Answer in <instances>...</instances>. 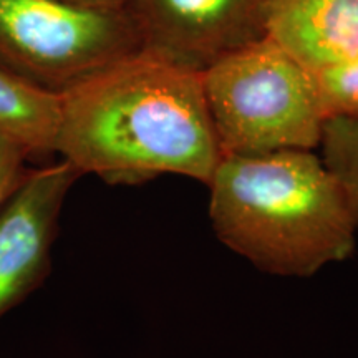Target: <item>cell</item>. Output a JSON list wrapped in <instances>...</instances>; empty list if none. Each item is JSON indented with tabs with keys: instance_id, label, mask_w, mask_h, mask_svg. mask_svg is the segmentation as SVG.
<instances>
[{
	"instance_id": "6da1fadb",
	"label": "cell",
	"mask_w": 358,
	"mask_h": 358,
	"mask_svg": "<svg viewBox=\"0 0 358 358\" xmlns=\"http://www.w3.org/2000/svg\"><path fill=\"white\" fill-rule=\"evenodd\" d=\"M55 153L124 186L166 174L208 186L224 156L201 73L143 48L60 96Z\"/></svg>"
},
{
	"instance_id": "7a4b0ae2",
	"label": "cell",
	"mask_w": 358,
	"mask_h": 358,
	"mask_svg": "<svg viewBox=\"0 0 358 358\" xmlns=\"http://www.w3.org/2000/svg\"><path fill=\"white\" fill-rule=\"evenodd\" d=\"M208 187L214 234L266 274L310 277L355 250L345 191L313 150L224 155Z\"/></svg>"
},
{
	"instance_id": "3957f363",
	"label": "cell",
	"mask_w": 358,
	"mask_h": 358,
	"mask_svg": "<svg viewBox=\"0 0 358 358\" xmlns=\"http://www.w3.org/2000/svg\"><path fill=\"white\" fill-rule=\"evenodd\" d=\"M222 155L317 150L325 113L308 69L264 37L201 73Z\"/></svg>"
},
{
	"instance_id": "277c9868",
	"label": "cell",
	"mask_w": 358,
	"mask_h": 358,
	"mask_svg": "<svg viewBox=\"0 0 358 358\" xmlns=\"http://www.w3.org/2000/svg\"><path fill=\"white\" fill-rule=\"evenodd\" d=\"M143 48L127 8L62 0H0V69L62 96Z\"/></svg>"
},
{
	"instance_id": "5b68a950",
	"label": "cell",
	"mask_w": 358,
	"mask_h": 358,
	"mask_svg": "<svg viewBox=\"0 0 358 358\" xmlns=\"http://www.w3.org/2000/svg\"><path fill=\"white\" fill-rule=\"evenodd\" d=\"M267 0H131L143 50L203 71L266 37Z\"/></svg>"
},
{
	"instance_id": "8992f818",
	"label": "cell",
	"mask_w": 358,
	"mask_h": 358,
	"mask_svg": "<svg viewBox=\"0 0 358 358\" xmlns=\"http://www.w3.org/2000/svg\"><path fill=\"white\" fill-rule=\"evenodd\" d=\"M80 178L64 159L34 166L0 209V320L50 274L60 214Z\"/></svg>"
},
{
	"instance_id": "52a82bcc",
	"label": "cell",
	"mask_w": 358,
	"mask_h": 358,
	"mask_svg": "<svg viewBox=\"0 0 358 358\" xmlns=\"http://www.w3.org/2000/svg\"><path fill=\"white\" fill-rule=\"evenodd\" d=\"M266 37L310 71L358 53V0H267Z\"/></svg>"
},
{
	"instance_id": "ba28073f",
	"label": "cell",
	"mask_w": 358,
	"mask_h": 358,
	"mask_svg": "<svg viewBox=\"0 0 358 358\" xmlns=\"http://www.w3.org/2000/svg\"><path fill=\"white\" fill-rule=\"evenodd\" d=\"M60 96L40 92L0 69V131L24 148L34 163L55 156Z\"/></svg>"
},
{
	"instance_id": "9c48e42d",
	"label": "cell",
	"mask_w": 358,
	"mask_h": 358,
	"mask_svg": "<svg viewBox=\"0 0 358 358\" xmlns=\"http://www.w3.org/2000/svg\"><path fill=\"white\" fill-rule=\"evenodd\" d=\"M319 148L327 168L345 191L358 226V120H327Z\"/></svg>"
},
{
	"instance_id": "30bf717a",
	"label": "cell",
	"mask_w": 358,
	"mask_h": 358,
	"mask_svg": "<svg viewBox=\"0 0 358 358\" xmlns=\"http://www.w3.org/2000/svg\"><path fill=\"white\" fill-rule=\"evenodd\" d=\"M312 73L325 118L358 120V53Z\"/></svg>"
},
{
	"instance_id": "8fae6325",
	"label": "cell",
	"mask_w": 358,
	"mask_h": 358,
	"mask_svg": "<svg viewBox=\"0 0 358 358\" xmlns=\"http://www.w3.org/2000/svg\"><path fill=\"white\" fill-rule=\"evenodd\" d=\"M27 151L13 138L0 131V209L30 176L34 166H29Z\"/></svg>"
},
{
	"instance_id": "7c38bea8",
	"label": "cell",
	"mask_w": 358,
	"mask_h": 358,
	"mask_svg": "<svg viewBox=\"0 0 358 358\" xmlns=\"http://www.w3.org/2000/svg\"><path fill=\"white\" fill-rule=\"evenodd\" d=\"M62 2L90 8H103V10H123L129 6L131 0H62Z\"/></svg>"
}]
</instances>
